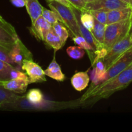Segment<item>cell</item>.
<instances>
[{
    "label": "cell",
    "instance_id": "d6986e66",
    "mask_svg": "<svg viewBox=\"0 0 132 132\" xmlns=\"http://www.w3.org/2000/svg\"><path fill=\"white\" fill-rule=\"evenodd\" d=\"M26 98L32 104H39L44 101L43 94L39 89L33 88L28 91L26 95Z\"/></svg>",
    "mask_w": 132,
    "mask_h": 132
},
{
    "label": "cell",
    "instance_id": "4dcf8cb0",
    "mask_svg": "<svg viewBox=\"0 0 132 132\" xmlns=\"http://www.w3.org/2000/svg\"><path fill=\"white\" fill-rule=\"evenodd\" d=\"M12 4L18 8L25 6V0H10Z\"/></svg>",
    "mask_w": 132,
    "mask_h": 132
},
{
    "label": "cell",
    "instance_id": "9a60e30c",
    "mask_svg": "<svg viewBox=\"0 0 132 132\" xmlns=\"http://www.w3.org/2000/svg\"><path fill=\"white\" fill-rule=\"evenodd\" d=\"M45 73L46 76L57 81L62 82L65 79V76L62 72L60 66L55 61V55L54 56L52 61L50 63L48 68L45 70Z\"/></svg>",
    "mask_w": 132,
    "mask_h": 132
},
{
    "label": "cell",
    "instance_id": "ac0fdd59",
    "mask_svg": "<svg viewBox=\"0 0 132 132\" xmlns=\"http://www.w3.org/2000/svg\"><path fill=\"white\" fill-rule=\"evenodd\" d=\"M107 77V70L101 69L95 67L94 68L92 72H91V80L92 86H96L103 82L106 79Z\"/></svg>",
    "mask_w": 132,
    "mask_h": 132
},
{
    "label": "cell",
    "instance_id": "44dd1931",
    "mask_svg": "<svg viewBox=\"0 0 132 132\" xmlns=\"http://www.w3.org/2000/svg\"><path fill=\"white\" fill-rule=\"evenodd\" d=\"M79 18L80 21L85 28L90 31L92 30L94 27L95 18L88 11L84 10L81 12Z\"/></svg>",
    "mask_w": 132,
    "mask_h": 132
},
{
    "label": "cell",
    "instance_id": "30bf717a",
    "mask_svg": "<svg viewBox=\"0 0 132 132\" xmlns=\"http://www.w3.org/2000/svg\"><path fill=\"white\" fill-rule=\"evenodd\" d=\"M52 27V25L41 15L36 20L34 24H32L30 31L37 39L45 42L46 36Z\"/></svg>",
    "mask_w": 132,
    "mask_h": 132
},
{
    "label": "cell",
    "instance_id": "7402d4cb",
    "mask_svg": "<svg viewBox=\"0 0 132 132\" xmlns=\"http://www.w3.org/2000/svg\"><path fill=\"white\" fill-rule=\"evenodd\" d=\"M14 68L12 64L0 60V81L10 79V72Z\"/></svg>",
    "mask_w": 132,
    "mask_h": 132
},
{
    "label": "cell",
    "instance_id": "7c38bea8",
    "mask_svg": "<svg viewBox=\"0 0 132 132\" xmlns=\"http://www.w3.org/2000/svg\"><path fill=\"white\" fill-rule=\"evenodd\" d=\"M132 16V6L125 9L108 10L106 24L117 23L127 19Z\"/></svg>",
    "mask_w": 132,
    "mask_h": 132
},
{
    "label": "cell",
    "instance_id": "e0dca14e",
    "mask_svg": "<svg viewBox=\"0 0 132 132\" xmlns=\"http://www.w3.org/2000/svg\"><path fill=\"white\" fill-rule=\"evenodd\" d=\"M105 29L106 24L100 23V22H99L95 19L94 28H93L91 32L94 37L96 39V41L102 46H103V45H104Z\"/></svg>",
    "mask_w": 132,
    "mask_h": 132
},
{
    "label": "cell",
    "instance_id": "3957f363",
    "mask_svg": "<svg viewBox=\"0 0 132 132\" xmlns=\"http://www.w3.org/2000/svg\"><path fill=\"white\" fill-rule=\"evenodd\" d=\"M131 21L132 16L122 21L106 25L103 46L107 50L116 43L130 34Z\"/></svg>",
    "mask_w": 132,
    "mask_h": 132
},
{
    "label": "cell",
    "instance_id": "5bb4252c",
    "mask_svg": "<svg viewBox=\"0 0 132 132\" xmlns=\"http://www.w3.org/2000/svg\"><path fill=\"white\" fill-rule=\"evenodd\" d=\"M90 77L86 72H79L75 73L71 78V84L77 91L81 92L88 86Z\"/></svg>",
    "mask_w": 132,
    "mask_h": 132
},
{
    "label": "cell",
    "instance_id": "5b68a950",
    "mask_svg": "<svg viewBox=\"0 0 132 132\" xmlns=\"http://www.w3.org/2000/svg\"><path fill=\"white\" fill-rule=\"evenodd\" d=\"M19 39L15 28L0 15V46L10 52Z\"/></svg>",
    "mask_w": 132,
    "mask_h": 132
},
{
    "label": "cell",
    "instance_id": "ba28073f",
    "mask_svg": "<svg viewBox=\"0 0 132 132\" xmlns=\"http://www.w3.org/2000/svg\"><path fill=\"white\" fill-rule=\"evenodd\" d=\"M129 6H131L122 0H95L92 2L87 3L84 10L90 11L98 9H106L110 10L125 9Z\"/></svg>",
    "mask_w": 132,
    "mask_h": 132
},
{
    "label": "cell",
    "instance_id": "836d02e7",
    "mask_svg": "<svg viewBox=\"0 0 132 132\" xmlns=\"http://www.w3.org/2000/svg\"><path fill=\"white\" fill-rule=\"evenodd\" d=\"M84 1H85V2L87 3H90V2H92V1H95V0H84Z\"/></svg>",
    "mask_w": 132,
    "mask_h": 132
},
{
    "label": "cell",
    "instance_id": "52a82bcc",
    "mask_svg": "<svg viewBox=\"0 0 132 132\" xmlns=\"http://www.w3.org/2000/svg\"><path fill=\"white\" fill-rule=\"evenodd\" d=\"M132 64V47L122 54L110 68L107 69V77L104 81H108L119 74Z\"/></svg>",
    "mask_w": 132,
    "mask_h": 132
},
{
    "label": "cell",
    "instance_id": "8fae6325",
    "mask_svg": "<svg viewBox=\"0 0 132 132\" xmlns=\"http://www.w3.org/2000/svg\"><path fill=\"white\" fill-rule=\"evenodd\" d=\"M29 81L11 79L6 81H0V85L4 88L16 94H23L27 91Z\"/></svg>",
    "mask_w": 132,
    "mask_h": 132
},
{
    "label": "cell",
    "instance_id": "7a4b0ae2",
    "mask_svg": "<svg viewBox=\"0 0 132 132\" xmlns=\"http://www.w3.org/2000/svg\"><path fill=\"white\" fill-rule=\"evenodd\" d=\"M46 2L51 10L59 15L60 22L67 27L71 38L81 36L79 28L77 9L75 8L70 9L53 0H46Z\"/></svg>",
    "mask_w": 132,
    "mask_h": 132
},
{
    "label": "cell",
    "instance_id": "8992f818",
    "mask_svg": "<svg viewBox=\"0 0 132 132\" xmlns=\"http://www.w3.org/2000/svg\"><path fill=\"white\" fill-rule=\"evenodd\" d=\"M21 69L25 71L29 78V83H37L46 81L45 70L33 60L24 59Z\"/></svg>",
    "mask_w": 132,
    "mask_h": 132
},
{
    "label": "cell",
    "instance_id": "d4e9b609",
    "mask_svg": "<svg viewBox=\"0 0 132 132\" xmlns=\"http://www.w3.org/2000/svg\"><path fill=\"white\" fill-rule=\"evenodd\" d=\"M67 53L69 55L70 57L73 59H80L83 57L85 54V52L84 49L80 46H69L67 49Z\"/></svg>",
    "mask_w": 132,
    "mask_h": 132
},
{
    "label": "cell",
    "instance_id": "4316f807",
    "mask_svg": "<svg viewBox=\"0 0 132 132\" xmlns=\"http://www.w3.org/2000/svg\"><path fill=\"white\" fill-rule=\"evenodd\" d=\"M42 16L43 17L45 20L47 21L52 25L56 23L57 22H60V18H59V15L57 14V13H55L53 10H48L44 7L43 10Z\"/></svg>",
    "mask_w": 132,
    "mask_h": 132
},
{
    "label": "cell",
    "instance_id": "d6a6232c",
    "mask_svg": "<svg viewBox=\"0 0 132 132\" xmlns=\"http://www.w3.org/2000/svg\"><path fill=\"white\" fill-rule=\"evenodd\" d=\"M122 1H124V2L128 4L129 5H130V6H131V0H122Z\"/></svg>",
    "mask_w": 132,
    "mask_h": 132
},
{
    "label": "cell",
    "instance_id": "ffe728a7",
    "mask_svg": "<svg viewBox=\"0 0 132 132\" xmlns=\"http://www.w3.org/2000/svg\"><path fill=\"white\" fill-rule=\"evenodd\" d=\"M19 97H21V96L16 93L9 91L0 85V106L4 103L14 101Z\"/></svg>",
    "mask_w": 132,
    "mask_h": 132
},
{
    "label": "cell",
    "instance_id": "277c9868",
    "mask_svg": "<svg viewBox=\"0 0 132 132\" xmlns=\"http://www.w3.org/2000/svg\"><path fill=\"white\" fill-rule=\"evenodd\" d=\"M131 47L132 41L130 34L113 45L108 50L106 56L102 59L106 69L110 68L122 54Z\"/></svg>",
    "mask_w": 132,
    "mask_h": 132
},
{
    "label": "cell",
    "instance_id": "f1b7e54d",
    "mask_svg": "<svg viewBox=\"0 0 132 132\" xmlns=\"http://www.w3.org/2000/svg\"><path fill=\"white\" fill-rule=\"evenodd\" d=\"M0 60L3 61L4 62L9 63V64L14 65V63L12 61L11 58L9 55V51L6 50L2 46H0Z\"/></svg>",
    "mask_w": 132,
    "mask_h": 132
},
{
    "label": "cell",
    "instance_id": "cb8c5ba5",
    "mask_svg": "<svg viewBox=\"0 0 132 132\" xmlns=\"http://www.w3.org/2000/svg\"><path fill=\"white\" fill-rule=\"evenodd\" d=\"M73 41H74L76 45H78L79 46L82 48L84 50H86L88 51L89 54H94L95 55V51H94V48L92 46V45L81 36H77L72 38Z\"/></svg>",
    "mask_w": 132,
    "mask_h": 132
},
{
    "label": "cell",
    "instance_id": "1f68e13d",
    "mask_svg": "<svg viewBox=\"0 0 132 132\" xmlns=\"http://www.w3.org/2000/svg\"><path fill=\"white\" fill-rule=\"evenodd\" d=\"M53 1H57V2L59 3L63 4V5H65V6L70 8V9H74L75 8L74 6H73V5H72V4L69 2V1H68V0H53ZM75 9H76V8H75Z\"/></svg>",
    "mask_w": 132,
    "mask_h": 132
},
{
    "label": "cell",
    "instance_id": "e575fe53",
    "mask_svg": "<svg viewBox=\"0 0 132 132\" xmlns=\"http://www.w3.org/2000/svg\"><path fill=\"white\" fill-rule=\"evenodd\" d=\"M132 33V21H131V28H130V34Z\"/></svg>",
    "mask_w": 132,
    "mask_h": 132
},
{
    "label": "cell",
    "instance_id": "d590c367",
    "mask_svg": "<svg viewBox=\"0 0 132 132\" xmlns=\"http://www.w3.org/2000/svg\"><path fill=\"white\" fill-rule=\"evenodd\" d=\"M130 37H131V41H132V33L131 34H130Z\"/></svg>",
    "mask_w": 132,
    "mask_h": 132
},
{
    "label": "cell",
    "instance_id": "603a6c76",
    "mask_svg": "<svg viewBox=\"0 0 132 132\" xmlns=\"http://www.w3.org/2000/svg\"><path fill=\"white\" fill-rule=\"evenodd\" d=\"M52 27L57 34L59 36L62 41L65 44L66 41H67V39L70 36L69 32H68L67 27L63 23L59 21L57 22L56 23L53 24Z\"/></svg>",
    "mask_w": 132,
    "mask_h": 132
},
{
    "label": "cell",
    "instance_id": "2e32d148",
    "mask_svg": "<svg viewBox=\"0 0 132 132\" xmlns=\"http://www.w3.org/2000/svg\"><path fill=\"white\" fill-rule=\"evenodd\" d=\"M45 42L53 49H54L55 52L58 51L64 45V43L62 41L59 36L57 34L52 27L46 36Z\"/></svg>",
    "mask_w": 132,
    "mask_h": 132
},
{
    "label": "cell",
    "instance_id": "f546056e",
    "mask_svg": "<svg viewBox=\"0 0 132 132\" xmlns=\"http://www.w3.org/2000/svg\"><path fill=\"white\" fill-rule=\"evenodd\" d=\"M69 2L79 11L82 12L85 10L86 3L84 0H68Z\"/></svg>",
    "mask_w": 132,
    "mask_h": 132
},
{
    "label": "cell",
    "instance_id": "9c48e42d",
    "mask_svg": "<svg viewBox=\"0 0 132 132\" xmlns=\"http://www.w3.org/2000/svg\"><path fill=\"white\" fill-rule=\"evenodd\" d=\"M9 55L14 64H18L19 67H21L24 59L33 60L32 53L27 48L20 39L9 52Z\"/></svg>",
    "mask_w": 132,
    "mask_h": 132
},
{
    "label": "cell",
    "instance_id": "8d00e7d4",
    "mask_svg": "<svg viewBox=\"0 0 132 132\" xmlns=\"http://www.w3.org/2000/svg\"><path fill=\"white\" fill-rule=\"evenodd\" d=\"M131 6H132V0H131Z\"/></svg>",
    "mask_w": 132,
    "mask_h": 132
},
{
    "label": "cell",
    "instance_id": "484cf974",
    "mask_svg": "<svg viewBox=\"0 0 132 132\" xmlns=\"http://www.w3.org/2000/svg\"><path fill=\"white\" fill-rule=\"evenodd\" d=\"M108 10H106V9H98V10H90L88 12L96 20L106 25Z\"/></svg>",
    "mask_w": 132,
    "mask_h": 132
},
{
    "label": "cell",
    "instance_id": "83f0119b",
    "mask_svg": "<svg viewBox=\"0 0 132 132\" xmlns=\"http://www.w3.org/2000/svg\"><path fill=\"white\" fill-rule=\"evenodd\" d=\"M23 79L29 81L28 76L27 73L21 72V71L18 70L16 68H14V70L10 72V79Z\"/></svg>",
    "mask_w": 132,
    "mask_h": 132
},
{
    "label": "cell",
    "instance_id": "6da1fadb",
    "mask_svg": "<svg viewBox=\"0 0 132 132\" xmlns=\"http://www.w3.org/2000/svg\"><path fill=\"white\" fill-rule=\"evenodd\" d=\"M131 82L132 64L113 78L96 86L91 85L79 100V103L85 106L91 105L100 99H107L116 92L125 89Z\"/></svg>",
    "mask_w": 132,
    "mask_h": 132
},
{
    "label": "cell",
    "instance_id": "4fadbf2b",
    "mask_svg": "<svg viewBox=\"0 0 132 132\" xmlns=\"http://www.w3.org/2000/svg\"><path fill=\"white\" fill-rule=\"evenodd\" d=\"M25 6L32 24H34L36 20L42 15L43 6L39 3L38 0H25Z\"/></svg>",
    "mask_w": 132,
    "mask_h": 132
}]
</instances>
